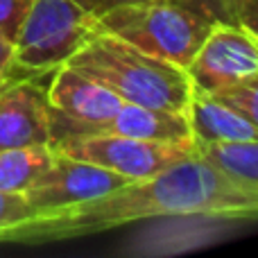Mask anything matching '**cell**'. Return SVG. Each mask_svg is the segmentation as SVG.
Masks as SVG:
<instances>
[{
	"mask_svg": "<svg viewBox=\"0 0 258 258\" xmlns=\"http://www.w3.org/2000/svg\"><path fill=\"white\" fill-rule=\"evenodd\" d=\"M30 7L32 0H0V36L14 43Z\"/></svg>",
	"mask_w": 258,
	"mask_h": 258,
	"instance_id": "16",
	"label": "cell"
},
{
	"mask_svg": "<svg viewBox=\"0 0 258 258\" xmlns=\"http://www.w3.org/2000/svg\"><path fill=\"white\" fill-rule=\"evenodd\" d=\"M52 150L59 154L73 156V159L102 165L132 181L147 179L197 154V145L192 138L188 141H143V138L111 136V134L68 138V141L52 145Z\"/></svg>",
	"mask_w": 258,
	"mask_h": 258,
	"instance_id": "5",
	"label": "cell"
},
{
	"mask_svg": "<svg viewBox=\"0 0 258 258\" xmlns=\"http://www.w3.org/2000/svg\"><path fill=\"white\" fill-rule=\"evenodd\" d=\"M66 63L107 86L122 102L186 113L192 98L186 68L109 34H95Z\"/></svg>",
	"mask_w": 258,
	"mask_h": 258,
	"instance_id": "2",
	"label": "cell"
},
{
	"mask_svg": "<svg viewBox=\"0 0 258 258\" xmlns=\"http://www.w3.org/2000/svg\"><path fill=\"white\" fill-rule=\"evenodd\" d=\"M204 159L240 179L258 183V141L254 143H215L197 147Z\"/></svg>",
	"mask_w": 258,
	"mask_h": 258,
	"instance_id": "13",
	"label": "cell"
},
{
	"mask_svg": "<svg viewBox=\"0 0 258 258\" xmlns=\"http://www.w3.org/2000/svg\"><path fill=\"white\" fill-rule=\"evenodd\" d=\"M100 134L143 138V141H188L190 125H188V118L183 111L122 102L111 118L82 127L73 138L100 136Z\"/></svg>",
	"mask_w": 258,
	"mask_h": 258,
	"instance_id": "10",
	"label": "cell"
},
{
	"mask_svg": "<svg viewBox=\"0 0 258 258\" xmlns=\"http://www.w3.org/2000/svg\"><path fill=\"white\" fill-rule=\"evenodd\" d=\"M192 93L213 95L258 75V36L233 23H213L188 61Z\"/></svg>",
	"mask_w": 258,
	"mask_h": 258,
	"instance_id": "6",
	"label": "cell"
},
{
	"mask_svg": "<svg viewBox=\"0 0 258 258\" xmlns=\"http://www.w3.org/2000/svg\"><path fill=\"white\" fill-rule=\"evenodd\" d=\"M179 3H183L186 7L195 9L197 14H202V16H206L209 21L218 23L222 21V9H224V0H179Z\"/></svg>",
	"mask_w": 258,
	"mask_h": 258,
	"instance_id": "19",
	"label": "cell"
},
{
	"mask_svg": "<svg viewBox=\"0 0 258 258\" xmlns=\"http://www.w3.org/2000/svg\"><path fill=\"white\" fill-rule=\"evenodd\" d=\"M98 32V18L75 0H32L14 41V63L32 75L54 71L77 54Z\"/></svg>",
	"mask_w": 258,
	"mask_h": 258,
	"instance_id": "4",
	"label": "cell"
},
{
	"mask_svg": "<svg viewBox=\"0 0 258 258\" xmlns=\"http://www.w3.org/2000/svg\"><path fill=\"white\" fill-rule=\"evenodd\" d=\"M32 215H34V211H32L25 192L0 190V238H3L9 229H14L21 222L30 220Z\"/></svg>",
	"mask_w": 258,
	"mask_h": 258,
	"instance_id": "15",
	"label": "cell"
},
{
	"mask_svg": "<svg viewBox=\"0 0 258 258\" xmlns=\"http://www.w3.org/2000/svg\"><path fill=\"white\" fill-rule=\"evenodd\" d=\"M190 138L197 147L215 143H254L258 141V125L233 107L220 102L213 95L192 93L186 107Z\"/></svg>",
	"mask_w": 258,
	"mask_h": 258,
	"instance_id": "11",
	"label": "cell"
},
{
	"mask_svg": "<svg viewBox=\"0 0 258 258\" xmlns=\"http://www.w3.org/2000/svg\"><path fill=\"white\" fill-rule=\"evenodd\" d=\"M14 63V43L0 36V84H5V77L12 71Z\"/></svg>",
	"mask_w": 258,
	"mask_h": 258,
	"instance_id": "20",
	"label": "cell"
},
{
	"mask_svg": "<svg viewBox=\"0 0 258 258\" xmlns=\"http://www.w3.org/2000/svg\"><path fill=\"white\" fill-rule=\"evenodd\" d=\"M213 21L179 0H150L98 16V32L125 41L152 57L186 68Z\"/></svg>",
	"mask_w": 258,
	"mask_h": 258,
	"instance_id": "3",
	"label": "cell"
},
{
	"mask_svg": "<svg viewBox=\"0 0 258 258\" xmlns=\"http://www.w3.org/2000/svg\"><path fill=\"white\" fill-rule=\"evenodd\" d=\"M156 218L258 222V183L227 172L197 152L109 195L32 215L9 229L0 242L73 240Z\"/></svg>",
	"mask_w": 258,
	"mask_h": 258,
	"instance_id": "1",
	"label": "cell"
},
{
	"mask_svg": "<svg viewBox=\"0 0 258 258\" xmlns=\"http://www.w3.org/2000/svg\"><path fill=\"white\" fill-rule=\"evenodd\" d=\"M222 23H233L258 36V0H224Z\"/></svg>",
	"mask_w": 258,
	"mask_h": 258,
	"instance_id": "17",
	"label": "cell"
},
{
	"mask_svg": "<svg viewBox=\"0 0 258 258\" xmlns=\"http://www.w3.org/2000/svg\"><path fill=\"white\" fill-rule=\"evenodd\" d=\"M129 181L132 179L111 172L102 165L54 152L52 165L36 179L34 186L25 192V197L34 215L50 213V211H59L109 195Z\"/></svg>",
	"mask_w": 258,
	"mask_h": 258,
	"instance_id": "8",
	"label": "cell"
},
{
	"mask_svg": "<svg viewBox=\"0 0 258 258\" xmlns=\"http://www.w3.org/2000/svg\"><path fill=\"white\" fill-rule=\"evenodd\" d=\"M75 3L98 18L116 7H125V5H136V3H150V0H75Z\"/></svg>",
	"mask_w": 258,
	"mask_h": 258,
	"instance_id": "18",
	"label": "cell"
},
{
	"mask_svg": "<svg viewBox=\"0 0 258 258\" xmlns=\"http://www.w3.org/2000/svg\"><path fill=\"white\" fill-rule=\"evenodd\" d=\"M45 98L50 107V145L68 141L86 125L111 118L122 104L107 86L68 63L52 71Z\"/></svg>",
	"mask_w": 258,
	"mask_h": 258,
	"instance_id": "7",
	"label": "cell"
},
{
	"mask_svg": "<svg viewBox=\"0 0 258 258\" xmlns=\"http://www.w3.org/2000/svg\"><path fill=\"white\" fill-rule=\"evenodd\" d=\"M213 98L233 107L236 111H240L242 116H247L251 122L258 125V75L236 86H229L220 93H213Z\"/></svg>",
	"mask_w": 258,
	"mask_h": 258,
	"instance_id": "14",
	"label": "cell"
},
{
	"mask_svg": "<svg viewBox=\"0 0 258 258\" xmlns=\"http://www.w3.org/2000/svg\"><path fill=\"white\" fill-rule=\"evenodd\" d=\"M52 145H27L0 150V190L27 192L52 165Z\"/></svg>",
	"mask_w": 258,
	"mask_h": 258,
	"instance_id": "12",
	"label": "cell"
},
{
	"mask_svg": "<svg viewBox=\"0 0 258 258\" xmlns=\"http://www.w3.org/2000/svg\"><path fill=\"white\" fill-rule=\"evenodd\" d=\"M50 145V107L34 82L0 86V150Z\"/></svg>",
	"mask_w": 258,
	"mask_h": 258,
	"instance_id": "9",
	"label": "cell"
}]
</instances>
